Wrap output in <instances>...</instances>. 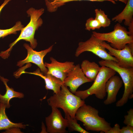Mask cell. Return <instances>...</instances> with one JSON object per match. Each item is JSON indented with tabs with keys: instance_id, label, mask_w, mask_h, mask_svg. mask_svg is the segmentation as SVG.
Returning <instances> with one entry per match:
<instances>
[{
	"instance_id": "6da1fadb",
	"label": "cell",
	"mask_w": 133,
	"mask_h": 133,
	"mask_svg": "<svg viewBox=\"0 0 133 133\" xmlns=\"http://www.w3.org/2000/svg\"><path fill=\"white\" fill-rule=\"evenodd\" d=\"M44 12V9L41 8L35 9L31 7L27 11V13L30 17L29 22L21 30L18 37L14 42L10 44L9 48L5 51H1L0 56L5 59L9 57L13 47L18 41L23 40L30 43V46L33 49L37 45V40L34 38V36L36 31L41 27L43 23V21L41 16Z\"/></svg>"
},
{
	"instance_id": "7a4b0ae2",
	"label": "cell",
	"mask_w": 133,
	"mask_h": 133,
	"mask_svg": "<svg viewBox=\"0 0 133 133\" xmlns=\"http://www.w3.org/2000/svg\"><path fill=\"white\" fill-rule=\"evenodd\" d=\"M61 88L58 93H54L47 99L48 104L51 107L62 109L65 113L74 118L77 110L85 102L70 92L64 84Z\"/></svg>"
},
{
	"instance_id": "3957f363",
	"label": "cell",
	"mask_w": 133,
	"mask_h": 133,
	"mask_svg": "<svg viewBox=\"0 0 133 133\" xmlns=\"http://www.w3.org/2000/svg\"><path fill=\"white\" fill-rule=\"evenodd\" d=\"M98 110L85 103L76 111L75 118L83 123L87 130L107 133L111 127L110 123L99 115Z\"/></svg>"
},
{
	"instance_id": "277c9868",
	"label": "cell",
	"mask_w": 133,
	"mask_h": 133,
	"mask_svg": "<svg viewBox=\"0 0 133 133\" xmlns=\"http://www.w3.org/2000/svg\"><path fill=\"white\" fill-rule=\"evenodd\" d=\"M100 65L110 68L117 72L121 77L124 85V90L122 98L116 103L117 107L123 106L129 99L133 98V67L125 68L118 66L113 60H102L99 62Z\"/></svg>"
},
{
	"instance_id": "5b68a950",
	"label": "cell",
	"mask_w": 133,
	"mask_h": 133,
	"mask_svg": "<svg viewBox=\"0 0 133 133\" xmlns=\"http://www.w3.org/2000/svg\"><path fill=\"white\" fill-rule=\"evenodd\" d=\"M116 73V72L112 68L101 66L91 86L84 90L76 91L75 94L83 100L93 94L98 99H103L106 95V83L110 78Z\"/></svg>"
},
{
	"instance_id": "8992f818",
	"label": "cell",
	"mask_w": 133,
	"mask_h": 133,
	"mask_svg": "<svg viewBox=\"0 0 133 133\" xmlns=\"http://www.w3.org/2000/svg\"><path fill=\"white\" fill-rule=\"evenodd\" d=\"M92 34L100 40L110 43L111 47L117 50L122 49L126 44L133 43V36L119 23L115 25L111 32L100 33L93 31Z\"/></svg>"
},
{
	"instance_id": "52a82bcc",
	"label": "cell",
	"mask_w": 133,
	"mask_h": 133,
	"mask_svg": "<svg viewBox=\"0 0 133 133\" xmlns=\"http://www.w3.org/2000/svg\"><path fill=\"white\" fill-rule=\"evenodd\" d=\"M102 41L92 34L90 38L86 41L79 43L75 52V56L78 57L84 52L89 51L103 60H113L117 63L118 61L116 58L109 54L106 48L101 45Z\"/></svg>"
},
{
	"instance_id": "ba28073f",
	"label": "cell",
	"mask_w": 133,
	"mask_h": 133,
	"mask_svg": "<svg viewBox=\"0 0 133 133\" xmlns=\"http://www.w3.org/2000/svg\"><path fill=\"white\" fill-rule=\"evenodd\" d=\"M101 45L109 51V54L116 58L118 61L116 63L119 66L128 68L133 67V43L126 44L121 50L115 49L104 41Z\"/></svg>"
},
{
	"instance_id": "9c48e42d",
	"label": "cell",
	"mask_w": 133,
	"mask_h": 133,
	"mask_svg": "<svg viewBox=\"0 0 133 133\" xmlns=\"http://www.w3.org/2000/svg\"><path fill=\"white\" fill-rule=\"evenodd\" d=\"M23 45L27 50V55L24 59L18 62L17 66L21 67L25 63H32L37 65L44 74H47L48 70L45 65L43 58L47 53L51 51L53 45H52L47 49L39 51L34 50L28 44L25 43Z\"/></svg>"
},
{
	"instance_id": "30bf717a",
	"label": "cell",
	"mask_w": 133,
	"mask_h": 133,
	"mask_svg": "<svg viewBox=\"0 0 133 133\" xmlns=\"http://www.w3.org/2000/svg\"><path fill=\"white\" fill-rule=\"evenodd\" d=\"M50 114L46 118L47 133H66L68 131L66 129L67 127V119L62 116L60 111L57 108L51 107Z\"/></svg>"
},
{
	"instance_id": "8fae6325",
	"label": "cell",
	"mask_w": 133,
	"mask_h": 133,
	"mask_svg": "<svg viewBox=\"0 0 133 133\" xmlns=\"http://www.w3.org/2000/svg\"><path fill=\"white\" fill-rule=\"evenodd\" d=\"M50 63H44L48 70L47 73L54 76L63 82L67 74L75 66L74 62L69 61L60 62L52 57H50Z\"/></svg>"
},
{
	"instance_id": "7c38bea8",
	"label": "cell",
	"mask_w": 133,
	"mask_h": 133,
	"mask_svg": "<svg viewBox=\"0 0 133 133\" xmlns=\"http://www.w3.org/2000/svg\"><path fill=\"white\" fill-rule=\"evenodd\" d=\"M92 82L84 75L79 64L75 65L67 74L63 83L65 86L69 87L71 92L74 94L80 85Z\"/></svg>"
},
{
	"instance_id": "4fadbf2b",
	"label": "cell",
	"mask_w": 133,
	"mask_h": 133,
	"mask_svg": "<svg viewBox=\"0 0 133 133\" xmlns=\"http://www.w3.org/2000/svg\"><path fill=\"white\" fill-rule=\"evenodd\" d=\"M123 83L120 77L115 75L108 80L105 85V91L107 93V97L103 101L105 105L110 104L116 102L117 95Z\"/></svg>"
},
{
	"instance_id": "5bb4252c",
	"label": "cell",
	"mask_w": 133,
	"mask_h": 133,
	"mask_svg": "<svg viewBox=\"0 0 133 133\" xmlns=\"http://www.w3.org/2000/svg\"><path fill=\"white\" fill-rule=\"evenodd\" d=\"M25 73L37 75L43 79L45 83V88L47 90H53L55 94H57L60 91L61 86L64 84L63 82L60 79L54 76L47 73L44 74L41 71L39 68H37L33 72L23 71L21 73L22 74Z\"/></svg>"
},
{
	"instance_id": "9a60e30c",
	"label": "cell",
	"mask_w": 133,
	"mask_h": 133,
	"mask_svg": "<svg viewBox=\"0 0 133 133\" xmlns=\"http://www.w3.org/2000/svg\"><path fill=\"white\" fill-rule=\"evenodd\" d=\"M123 11L112 18V20L120 24L124 20V24L129 26L133 21V0H128Z\"/></svg>"
},
{
	"instance_id": "2e32d148",
	"label": "cell",
	"mask_w": 133,
	"mask_h": 133,
	"mask_svg": "<svg viewBox=\"0 0 133 133\" xmlns=\"http://www.w3.org/2000/svg\"><path fill=\"white\" fill-rule=\"evenodd\" d=\"M0 79L5 85L6 91L5 94L2 95L0 94V102L4 104L6 108H9L10 106L9 103L10 100L14 98H22L24 96V94L20 93L15 91L13 89L10 88L7 84L9 80L0 76Z\"/></svg>"
},
{
	"instance_id": "e0dca14e",
	"label": "cell",
	"mask_w": 133,
	"mask_h": 133,
	"mask_svg": "<svg viewBox=\"0 0 133 133\" xmlns=\"http://www.w3.org/2000/svg\"><path fill=\"white\" fill-rule=\"evenodd\" d=\"M80 67L84 75L92 81L95 80L101 67L95 62L87 60L83 61Z\"/></svg>"
},
{
	"instance_id": "ac0fdd59",
	"label": "cell",
	"mask_w": 133,
	"mask_h": 133,
	"mask_svg": "<svg viewBox=\"0 0 133 133\" xmlns=\"http://www.w3.org/2000/svg\"><path fill=\"white\" fill-rule=\"evenodd\" d=\"M6 108L5 105L0 102V130L13 128H25L26 125L23 124L22 123H14L10 120L6 114Z\"/></svg>"
},
{
	"instance_id": "d6986e66",
	"label": "cell",
	"mask_w": 133,
	"mask_h": 133,
	"mask_svg": "<svg viewBox=\"0 0 133 133\" xmlns=\"http://www.w3.org/2000/svg\"><path fill=\"white\" fill-rule=\"evenodd\" d=\"M46 5L48 12H53L57 11L58 8L68 2L76 1H110L115 4V1L113 0H45Z\"/></svg>"
},
{
	"instance_id": "ffe728a7",
	"label": "cell",
	"mask_w": 133,
	"mask_h": 133,
	"mask_svg": "<svg viewBox=\"0 0 133 133\" xmlns=\"http://www.w3.org/2000/svg\"><path fill=\"white\" fill-rule=\"evenodd\" d=\"M65 118L67 121V127L70 132L76 131L81 133H88V131L83 128L78 123L77 120L75 118H73L68 114L65 113Z\"/></svg>"
},
{
	"instance_id": "44dd1931",
	"label": "cell",
	"mask_w": 133,
	"mask_h": 133,
	"mask_svg": "<svg viewBox=\"0 0 133 133\" xmlns=\"http://www.w3.org/2000/svg\"><path fill=\"white\" fill-rule=\"evenodd\" d=\"M95 18L99 22L101 27L105 28L109 26L111 21L103 11L101 9H96L95 10Z\"/></svg>"
},
{
	"instance_id": "7402d4cb",
	"label": "cell",
	"mask_w": 133,
	"mask_h": 133,
	"mask_svg": "<svg viewBox=\"0 0 133 133\" xmlns=\"http://www.w3.org/2000/svg\"><path fill=\"white\" fill-rule=\"evenodd\" d=\"M24 27L21 22L18 21L11 28L6 29H0V38H3L11 34H16L17 31H21Z\"/></svg>"
},
{
	"instance_id": "603a6c76",
	"label": "cell",
	"mask_w": 133,
	"mask_h": 133,
	"mask_svg": "<svg viewBox=\"0 0 133 133\" xmlns=\"http://www.w3.org/2000/svg\"><path fill=\"white\" fill-rule=\"evenodd\" d=\"M85 27V29L88 31H90L91 30L100 29L101 27L99 22L92 17H90L86 20Z\"/></svg>"
},
{
	"instance_id": "cb8c5ba5",
	"label": "cell",
	"mask_w": 133,
	"mask_h": 133,
	"mask_svg": "<svg viewBox=\"0 0 133 133\" xmlns=\"http://www.w3.org/2000/svg\"><path fill=\"white\" fill-rule=\"evenodd\" d=\"M127 114L124 116V123L126 125L133 127V109L131 108L127 112Z\"/></svg>"
},
{
	"instance_id": "d4e9b609",
	"label": "cell",
	"mask_w": 133,
	"mask_h": 133,
	"mask_svg": "<svg viewBox=\"0 0 133 133\" xmlns=\"http://www.w3.org/2000/svg\"><path fill=\"white\" fill-rule=\"evenodd\" d=\"M133 127L129 125L123 126L120 129V133H133Z\"/></svg>"
},
{
	"instance_id": "484cf974",
	"label": "cell",
	"mask_w": 133,
	"mask_h": 133,
	"mask_svg": "<svg viewBox=\"0 0 133 133\" xmlns=\"http://www.w3.org/2000/svg\"><path fill=\"white\" fill-rule=\"evenodd\" d=\"M120 130L119 125L116 123L115 125L113 127L111 128L107 133H120Z\"/></svg>"
},
{
	"instance_id": "4316f807",
	"label": "cell",
	"mask_w": 133,
	"mask_h": 133,
	"mask_svg": "<svg viewBox=\"0 0 133 133\" xmlns=\"http://www.w3.org/2000/svg\"><path fill=\"white\" fill-rule=\"evenodd\" d=\"M11 0H4L3 2L0 6V13L3 8Z\"/></svg>"
},
{
	"instance_id": "83f0119b",
	"label": "cell",
	"mask_w": 133,
	"mask_h": 133,
	"mask_svg": "<svg viewBox=\"0 0 133 133\" xmlns=\"http://www.w3.org/2000/svg\"><path fill=\"white\" fill-rule=\"evenodd\" d=\"M129 26L128 31L130 34L133 36V21L129 25Z\"/></svg>"
},
{
	"instance_id": "f1b7e54d",
	"label": "cell",
	"mask_w": 133,
	"mask_h": 133,
	"mask_svg": "<svg viewBox=\"0 0 133 133\" xmlns=\"http://www.w3.org/2000/svg\"><path fill=\"white\" fill-rule=\"evenodd\" d=\"M114 0L115 1H119L126 4L128 0Z\"/></svg>"
}]
</instances>
